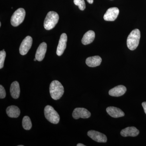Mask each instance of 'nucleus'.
Wrapping results in <instances>:
<instances>
[{
  "label": "nucleus",
  "instance_id": "obj_1",
  "mask_svg": "<svg viewBox=\"0 0 146 146\" xmlns=\"http://www.w3.org/2000/svg\"><path fill=\"white\" fill-rule=\"evenodd\" d=\"M64 87L60 82L58 80L52 82L50 86V93L53 99H60L64 94Z\"/></svg>",
  "mask_w": 146,
  "mask_h": 146
},
{
  "label": "nucleus",
  "instance_id": "obj_2",
  "mask_svg": "<svg viewBox=\"0 0 146 146\" xmlns=\"http://www.w3.org/2000/svg\"><path fill=\"white\" fill-rule=\"evenodd\" d=\"M141 38V32L138 29H135L130 33L128 36L127 45L131 50L136 49L139 45Z\"/></svg>",
  "mask_w": 146,
  "mask_h": 146
},
{
  "label": "nucleus",
  "instance_id": "obj_3",
  "mask_svg": "<svg viewBox=\"0 0 146 146\" xmlns=\"http://www.w3.org/2000/svg\"><path fill=\"white\" fill-rule=\"evenodd\" d=\"M59 20V16L56 12L54 11H50L47 14L44 22V26L45 29L47 30L52 29L55 27Z\"/></svg>",
  "mask_w": 146,
  "mask_h": 146
},
{
  "label": "nucleus",
  "instance_id": "obj_4",
  "mask_svg": "<svg viewBox=\"0 0 146 146\" xmlns=\"http://www.w3.org/2000/svg\"><path fill=\"white\" fill-rule=\"evenodd\" d=\"M45 117L50 122L54 124L59 123L60 117L54 108L49 105H47L44 108Z\"/></svg>",
  "mask_w": 146,
  "mask_h": 146
},
{
  "label": "nucleus",
  "instance_id": "obj_5",
  "mask_svg": "<svg viewBox=\"0 0 146 146\" xmlns=\"http://www.w3.org/2000/svg\"><path fill=\"white\" fill-rule=\"evenodd\" d=\"M25 11L23 8H20L14 12L11 19V23L13 27H17L23 22L25 17Z\"/></svg>",
  "mask_w": 146,
  "mask_h": 146
},
{
  "label": "nucleus",
  "instance_id": "obj_6",
  "mask_svg": "<svg viewBox=\"0 0 146 146\" xmlns=\"http://www.w3.org/2000/svg\"><path fill=\"white\" fill-rule=\"evenodd\" d=\"M33 43V39L31 36H27L21 43L19 48L20 54L22 55H25L27 53L31 48Z\"/></svg>",
  "mask_w": 146,
  "mask_h": 146
},
{
  "label": "nucleus",
  "instance_id": "obj_7",
  "mask_svg": "<svg viewBox=\"0 0 146 146\" xmlns=\"http://www.w3.org/2000/svg\"><path fill=\"white\" fill-rule=\"evenodd\" d=\"M91 114L89 110L82 108H77L74 110L72 113V117L75 119L79 118L87 119L91 117Z\"/></svg>",
  "mask_w": 146,
  "mask_h": 146
},
{
  "label": "nucleus",
  "instance_id": "obj_8",
  "mask_svg": "<svg viewBox=\"0 0 146 146\" xmlns=\"http://www.w3.org/2000/svg\"><path fill=\"white\" fill-rule=\"evenodd\" d=\"M88 136L94 141L98 143H106L107 141L106 136L103 133L95 130L89 131L87 132Z\"/></svg>",
  "mask_w": 146,
  "mask_h": 146
},
{
  "label": "nucleus",
  "instance_id": "obj_9",
  "mask_svg": "<svg viewBox=\"0 0 146 146\" xmlns=\"http://www.w3.org/2000/svg\"><path fill=\"white\" fill-rule=\"evenodd\" d=\"M119 13V10L117 7H111L108 9L104 16L105 21H113L117 19Z\"/></svg>",
  "mask_w": 146,
  "mask_h": 146
},
{
  "label": "nucleus",
  "instance_id": "obj_10",
  "mask_svg": "<svg viewBox=\"0 0 146 146\" xmlns=\"http://www.w3.org/2000/svg\"><path fill=\"white\" fill-rule=\"evenodd\" d=\"M67 39L68 37L66 33L61 34L56 50V54L58 56L62 55L64 52L67 46Z\"/></svg>",
  "mask_w": 146,
  "mask_h": 146
},
{
  "label": "nucleus",
  "instance_id": "obj_11",
  "mask_svg": "<svg viewBox=\"0 0 146 146\" xmlns=\"http://www.w3.org/2000/svg\"><path fill=\"white\" fill-rule=\"evenodd\" d=\"M47 44L45 42H43L39 45L36 50L35 57L39 61H42L44 58L47 50Z\"/></svg>",
  "mask_w": 146,
  "mask_h": 146
},
{
  "label": "nucleus",
  "instance_id": "obj_12",
  "mask_svg": "<svg viewBox=\"0 0 146 146\" xmlns=\"http://www.w3.org/2000/svg\"><path fill=\"white\" fill-rule=\"evenodd\" d=\"M127 88L123 85L115 86L109 91V94L113 97H120L122 96L126 92Z\"/></svg>",
  "mask_w": 146,
  "mask_h": 146
},
{
  "label": "nucleus",
  "instance_id": "obj_13",
  "mask_svg": "<svg viewBox=\"0 0 146 146\" xmlns=\"http://www.w3.org/2000/svg\"><path fill=\"white\" fill-rule=\"evenodd\" d=\"M120 133L123 137H135L139 134V131L134 127H129L122 129Z\"/></svg>",
  "mask_w": 146,
  "mask_h": 146
},
{
  "label": "nucleus",
  "instance_id": "obj_14",
  "mask_svg": "<svg viewBox=\"0 0 146 146\" xmlns=\"http://www.w3.org/2000/svg\"><path fill=\"white\" fill-rule=\"evenodd\" d=\"M106 112L112 117L117 118L123 117L125 113L122 110L118 108L110 106L106 108Z\"/></svg>",
  "mask_w": 146,
  "mask_h": 146
},
{
  "label": "nucleus",
  "instance_id": "obj_15",
  "mask_svg": "<svg viewBox=\"0 0 146 146\" xmlns=\"http://www.w3.org/2000/svg\"><path fill=\"white\" fill-rule=\"evenodd\" d=\"M102 61L101 58L98 56L87 58L86 60V65L91 68L99 66Z\"/></svg>",
  "mask_w": 146,
  "mask_h": 146
},
{
  "label": "nucleus",
  "instance_id": "obj_16",
  "mask_svg": "<svg viewBox=\"0 0 146 146\" xmlns=\"http://www.w3.org/2000/svg\"><path fill=\"white\" fill-rule=\"evenodd\" d=\"M10 93L11 97L15 99L19 98L20 94V88L19 84L17 81L12 82L11 85Z\"/></svg>",
  "mask_w": 146,
  "mask_h": 146
},
{
  "label": "nucleus",
  "instance_id": "obj_17",
  "mask_svg": "<svg viewBox=\"0 0 146 146\" xmlns=\"http://www.w3.org/2000/svg\"><path fill=\"white\" fill-rule=\"evenodd\" d=\"M6 112L8 117L11 118H18L21 114L20 109L15 106H11L7 107Z\"/></svg>",
  "mask_w": 146,
  "mask_h": 146
},
{
  "label": "nucleus",
  "instance_id": "obj_18",
  "mask_svg": "<svg viewBox=\"0 0 146 146\" xmlns=\"http://www.w3.org/2000/svg\"><path fill=\"white\" fill-rule=\"evenodd\" d=\"M95 37V32L93 31H89L84 35L82 42L84 45L89 44L94 41Z\"/></svg>",
  "mask_w": 146,
  "mask_h": 146
},
{
  "label": "nucleus",
  "instance_id": "obj_19",
  "mask_svg": "<svg viewBox=\"0 0 146 146\" xmlns=\"http://www.w3.org/2000/svg\"><path fill=\"white\" fill-rule=\"evenodd\" d=\"M23 127L25 130H30L32 127V123L30 118L28 116H25L24 117L22 122Z\"/></svg>",
  "mask_w": 146,
  "mask_h": 146
},
{
  "label": "nucleus",
  "instance_id": "obj_20",
  "mask_svg": "<svg viewBox=\"0 0 146 146\" xmlns=\"http://www.w3.org/2000/svg\"><path fill=\"white\" fill-rule=\"evenodd\" d=\"M74 3L78 6L80 10L83 11L86 8V4L84 0H74Z\"/></svg>",
  "mask_w": 146,
  "mask_h": 146
},
{
  "label": "nucleus",
  "instance_id": "obj_21",
  "mask_svg": "<svg viewBox=\"0 0 146 146\" xmlns=\"http://www.w3.org/2000/svg\"><path fill=\"white\" fill-rule=\"evenodd\" d=\"M6 57V52L4 50L0 52V69H1L4 66L5 60Z\"/></svg>",
  "mask_w": 146,
  "mask_h": 146
},
{
  "label": "nucleus",
  "instance_id": "obj_22",
  "mask_svg": "<svg viewBox=\"0 0 146 146\" xmlns=\"http://www.w3.org/2000/svg\"><path fill=\"white\" fill-rule=\"evenodd\" d=\"M6 92L5 89L3 86L1 85H0V98L3 99L5 98Z\"/></svg>",
  "mask_w": 146,
  "mask_h": 146
},
{
  "label": "nucleus",
  "instance_id": "obj_23",
  "mask_svg": "<svg viewBox=\"0 0 146 146\" xmlns=\"http://www.w3.org/2000/svg\"><path fill=\"white\" fill-rule=\"evenodd\" d=\"M142 104V106L143 108L144 111H145V113L146 114V102H143Z\"/></svg>",
  "mask_w": 146,
  "mask_h": 146
},
{
  "label": "nucleus",
  "instance_id": "obj_24",
  "mask_svg": "<svg viewBox=\"0 0 146 146\" xmlns=\"http://www.w3.org/2000/svg\"><path fill=\"white\" fill-rule=\"evenodd\" d=\"M86 1L89 4H92L94 3V0H86Z\"/></svg>",
  "mask_w": 146,
  "mask_h": 146
},
{
  "label": "nucleus",
  "instance_id": "obj_25",
  "mask_svg": "<svg viewBox=\"0 0 146 146\" xmlns=\"http://www.w3.org/2000/svg\"><path fill=\"white\" fill-rule=\"evenodd\" d=\"M77 146H85V145H83V144H82L79 143V144H78L77 145Z\"/></svg>",
  "mask_w": 146,
  "mask_h": 146
},
{
  "label": "nucleus",
  "instance_id": "obj_26",
  "mask_svg": "<svg viewBox=\"0 0 146 146\" xmlns=\"http://www.w3.org/2000/svg\"><path fill=\"white\" fill-rule=\"evenodd\" d=\"M36 60H36V58H35V59H34V61H36Z\"/></svg>",
  "mask_w": 146,
  "mask_h": 146
},
{
  "label": "nucleus",
  "instance_id": "obj_27",
  "mask_svg": "<svg viewBox=\"0 0 146 146\" xmlns=\"http://www.w3.org/2000/svg\"><path fill=\"white\" fill-rule=\"evenodd\" d=\"M1 23H0V27H1Z\"/></svg>",
  "mask_w": 146,
  "mask_h": 146
},
{
  "label": "nucleus",
  "instance_id": "obj_28",
  "mask_svg": "<svg viewBox=\"0 0 146 146\" xmlns=\"http://www.w3.org/2000/svg\"><path fill=\"white\" fill-rule=\"evenodd\" d=\"M23 146V145H19L18 146Z\"/></svg>",
  "mask_w": 146,
  "mask_h": 146
}]
</instances>
